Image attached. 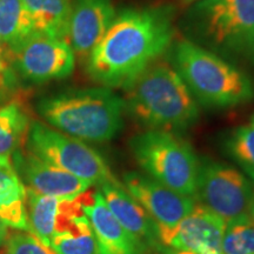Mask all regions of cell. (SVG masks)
<instances>
[{
	"label": "cell",
	"mask_w": 254,
	"mask_h": 254,
	"mask_svg": "<svg viewBox=\"0 0 254 254\" xmlns=\"http://www.w3.org/2000/svg\"><path fill=\"white\" fill-rule=\"evenodd\" d=\"M174 36L171 6L122 9L85 62L88 77L103 87L125 90L170 50Z\"/></svg>",
	"instance_id": "1"
},
{
	"label": "cell",
	"mask_w": 254,
	"mask_h": 254,
	"mask_svg": "<svg viewBox=\"0 0 254 254\" xmlns=\"http://www.w3.org/2000/svg\"><path fill=\"white\" fill-rule=\"evenodd\" d=\"M125 110L146 129L176 133L199 118L198 103L171 63L159 59L127 86Z\"/></svg>",
	"instance_id": "2"
},
{
	"label": "cell",
	"mask_w": 254,
	"mask_h": 254,
	"mask_svg": "<svg viewBox=\"0 0 254 254\" xmlns=\"http://www.w3.org/2000/svg\"><path fill=\"white\" fill-rule=\"evenodd\" d=\"M37 111L52 128L90 142L112 140L126 112L124 98L103 86L49 95L39 100Z\"/></svg>",
	"instance_id": "3"
},
{
	"label": "cell",
	"mask_w": 254,
	"mask_h": 254,
	"mask_svg": "<svg viewBox=\"0 0 254 254\" xmlns=\"http://www.w3.org/2000/svg\"><path fill=\"white\" fill-rule=\"evenodd\" d=\"M171 64L196 103L211 109H230L254 98V84L243 69L189 39L174 41Z\"/></svg>",
	"instance_id": "4"
},
{
	"label": "cell",
	"mask_w": 254,
	"mask_h": 254,
	"mask_svg": "<svg viewBox=\"0 0 254 254\" xmlns=\"http://www.w3.org/2000/svg\"><path fill=\"white\" fill-rule=\"evenodd\" d=\"M185 23L189 40L228 62L254 65V0H200Z\"/></svg>",
	"instance_id": "5"
},
{
	"label": "cell",
	"mask_w": 254,
	"mask_h": 254,
	"mask_svg": "<svg viewBox=\"0 0 254 254\" xmlns=\"http://www.w3.org/2000/svg\"><path fill=\"white\" fill-rule=\"evenodd\" d=\"M128 146L146 176L195 199L199 158L186 140L172 132L146 129L132 136Z\"/></svg>",
	"instance_id": "6"
},
{
	"label": "cell",
	"mask_w": 254,
	"mask_h": 254,
	"mask_svg": "<svg viewBox=\"0 0 254 254\" xmlns=\"http://www.w3.org/2000/svg\"><path fill=\"white\" fill-rule=\"evenodd\" d=\"M26 142L30 153L93 186L117 180L99 152L45 124L32 122Z\"/></svg>",
	"instance_id": "7"
},
{
	"label": "cell",
	"mask_w": 254,
	"mask_h": 254,
	"mask_svg": "<svg viewBox=\"0 0 254 254\" xmlns=\"http://www.w3.org/2000/svg\"><path fill=\"white\" fill-rule=\"evenodd\" d=\"M253 194L252 180L243 171L212 158H199L196 202L228 222L249 214Z\"/></svg>",
	"instance_id": "8"
},
{
	"label": "cell",
	"mask_w": 254,
	"mask_h": 254,
	"mask_svg": "<svg viewBox=\"0 0 254 254\" xmlns=\"http://www.w3.org/2000/svg\"><path fill=\"white\" fill-rule=\"evenodd\" d=\"M11 63L25 80L43 84L69 77L75 55L65 39L37 32L12 51Z\"/></svg>",
	"instance_id": "9"
},
{
	"label": "cell",
	"mask_w": 254,
	"mask_h": 254,
	"mask_svg": "<svg viewBox=\"0 0 254 254\" xmlns=\"http://www.w3.org/2000/svg\"><path fill=\"white\" fill-rule=\"evenodd\" d=\"M123 185L157 225L159 238L172 231L196 204L195 199L180 194L135 171L124 174Z\"/></svg>",
	"instance_id": "10"
},
{
	"label": "cell",
	"mask_w": 254,
	"mask_h": 254,
	"mask_svg": "<svg viewBox=\"0 0 254 254\" xmlns=\"http://www.w3.org/2000/svg\"><path fill=\"white\" fill-rule=\"evenodd\" d=\"M226 221L196 202L194 208L172 231L161 234L165 247L194 254L221 253Z\"/></svg>",
	"instance_id": "11"
},
{
	"label": "cell",
	"mask_w": 254,
	"mask_h": 254,
	"mask_svg": "<svg viewBox=\"0 0 254 254\" xmlns=\"http://www.w3.org/2000/svg\"><path fill=\"white\" fill-rule=\"evenodd\" d=\"M118 12L112 0H74L72 1L65 40L81 62H86L100 43Z\"/></svg>",
	"instance_id": "12"
},
{
	"label": "cell",
	"mask_w": 254,
	"mask_h": 254,
	"mask_svg": "<svg viewBox=\"0 0 254 254\" xmlns=\"http://www.w3.org/2000/svg\"><path fill=\"white\" fill-rule=\"evenodd\" d=\"M12 161L21 182L26 184L27 189L40 194L58 199H73L93 186L86 180L45 163L28 151H17L12 155Z\"/></svg>",
	"instance_id": "13"
},
{
	"label": "cell",
	"mask_w": 254,
	"mask_h": 254,
	"mask_svg": "<svg viewBox=\"0 0 254 254\" xmlns=\"http://www.w3.org/2000/svg\"><path fill=\"white\" fill-rule=\"evenodd\" d=\"M88 190L73 199H58L40 194L26 187V218L28 232L50 246L51 239L63 230L73 217L82 212Z\"/></svg>",
	"instance_id": "14"
},
{
	"label": "cell",
	"mask_w": 254,
	"mask_h": 254,
	"mask_svg": "<svg viewBox=\"0 0 254 254\" xmlns=\"http://www.w3.org/2000/svg\"><path fill=\"white\" fill-rule=\"evenodd\" d=\"M82 212L97 238L99 254H150L151 251L126 231L110 211L100 190L88 193Z\"/></svg>",
	"instance_id": "15"
},
{
	"label": "cell",
	"mask_w": 254,
	"mask_h": 254,
	"mask_svg": "<svg viewBox=\"0 0 254 254\" xmlns=\"http://www.w3.org/2000/svg\"><path fill=\"white\" fill-rule=\"evenodd\" d=\"M99 190L120 225L151 252L159 253L164 245L159 238L157 225L123 184L119 180L105 183L99 186Z\"/></svg>",
	"instance_id": "16"
},
{
	"label": "cell",
	"mask_w": 254,
	"mask_h": 254,
	"mask_svg": "<svg viewBox=\"0 0 254 254\" xmlns=\"http://www.w3.org/2000/svg\"><path fill=\"white\" fill-rule=\"evenodd\" d=\"M0 218L8 227L28 232L26 187L15 170L12 157H0Z\"/></svg>",
	"instance_id": "17"
},
{
	"label": "cell",
	"mask_w": 254,
	"mask_h": 254,
	"mask_svg": "<svg viewBox=\"0 0 254 254\" xmlns=\"http://www.w3.org/2000/svg\"><path fill=\"white\" fill-rule=\"evenodd\" d=\"M39 33L65 39L72 0H21Z\"/></svg>",
	"instance_id": "18"
},
{
	"label": "cell",
	"mask_w": 254,
	"mask_h": 254,
	"mask_svg": "<svg viewBox=\"0 0 254 254\" xmlns=\"http://www.w3.org/2000/svg\"><path fill=\"white\" fill-rule=\"evenodd\" d=\"M24 104L11 100L0 106V157H12L26 141L31 126Z\"/></svg>",
	"instance_id": "19"
},
{
	"label": "cell",
	"mask_w": 254,
	"mask_h": 254,
	"mask_svg": "<svg viewBox=\"0 0 254 254\" xmlns=\"http://www.w3.org/2000/svg\"><path fill=\"white\" fill-rule=\"evenodd\" d=\"M37 33L21 0H0V39L9 53Z\"/></svg>",
	"instance_id": "20"
},
{
	"label": "cell",
	"mask_w": 254,
	"mask_h": 254,
	"mask_svg": "<svg viewBox=\"0 0 254 254\" xmlns=\"http://www.w3.org/2000/svg\"><path fill=\"white\" fill-rule=\"evenodd\" d=\"M50 247L57 254H99L97 238L84 213L75 215L51 239Z\"/></svg>",
	"instance_id": "21"
},
{
	"label": "cell",
	"mask_w": 254,
	"mask_h": 254,
	"mask_svg": "<svg viewBox=\"0 0 254 254\" xmlns=\"http://www.w3.org/2000/svg\"><path fill=\"white\" fill-rule=\"evenodd\" d=\"M224 150L254 183V127L240 126L224 139Z\"/></svg>",
	"instance_id": "22"
},
{
	"label": "cell",
	"mask_w": 254,
	"mask_h": 254,
	"mask_svg": "<svg viewBox=\"0 0 254 254\" xmlns=\"http://www.w3.org/2000/svg\"><path fill=\"white\" fill-rule=\"evenodd\" d=\"M222 254H254V222L249 214L226 222Z\"/></svg>",
	"instance_id": "23"
},
{
	"label": "cell",
	"mask_w": 254,
	"mask_h": 254,
	"mask_svg": "<svg viewBox=\"0 0 254 254\" xmlns=\"http://www.w3.org/2000/svg\"><path fill=\"white\" fill-rule=\"evenodd\" d=\"M4 254H57L50 246L27 231L8 233L4 243Z\"/></svg>",
	"instance_id": "24"
},
{
	"label": "cell",
	"mask_w": 254,
	"mask_h": 254,
	"mask_svg": "<svg viewBox=\"0 0 254 254\" xmlns=\"http://www.w3.org/2000/svg\"><path fill=\"white\" fill-rule=\"evenodd\" d=\"M12 75H11V69H9V65L2 63L0 60V87L6 86L11 82Z\"/></svg>",
	"instance_id": "25"
},
{
	"label": "cell",
	"mask_w": 254,
	"mask_h": 254,
	"mask_svg": "<svg viewBox=\"0 0 254 254\" xmlns=\"http://www.w3.org/2000/svg\"><path fill=\"white\" fill-rule=\"evenodd\" d=\"M0 60L2 63L7 64V65H9V63H11V53H9L8 49L5 46L1 39H0Z\"/></svg>",
	"instance_id": "26"
},
{
	"label": "cell",
	"mask_w": 254,
	"mask_h": 254,
	"mask_svg": "<svg viewBox=\"0 0 254 254\" xmlns=\"http://www.w3.org/2000/svg\"><path fill=\"white\" fill-rule=\"evenodd\" d=\"M7 236H8V226L5 224V221L0 218V246L4 245Z\"/></svg>",
	"instance_id": "27"
},
{
	"label": "cell",
	"mask_w": 254,
	"mask_h": 254,
	"mask_svg": "<svg viewBox=\"0 0 254 254\" xmlns=\"http://www.w3.org/2000/svg\"><path fill=\"white\" fill-rule=\"evenodd\" d=\"M158 254H194V253L186 252V251L174 250V249H170V247H165V246H163V249L159 251Z\"/></svg>",
	"instance_id": "28"
},
{
	"label": "cell",
	"mask_w": 254,
	"mask_h": 254,
	"mask_svg": "<svg viewBox=\"0 0 254 254\" xmlns=\"http://www.w3.org/2000/svg\"><path fill=\"white\" fill-rule=\"evenodd\" d=\"M249 217L252 219V221L254 222V194L252 198V201H251V206H250V211H249Z\"/></svg>",
	"instance_id": "29"
},
{
	"label": "cell",
	"mask_w": 254,
	"mask_h": 254,
	"mask_svg": "<svg viewBox=\"0 0 254 254\" xmlns=\"http://www.w3.org/2000/svg\"><path fill=\"white\" fill-rule=\"evenodd\" d=\"M182 1H183V4L185 5V6H190V5L195 4V2L200 1V0H182Z\"/></svg>",
	"instance_id": "30"
},
{
	"label": "cell",
	"mask_w": 254,
	"mask_h": 254,
	"mask_svg": "<svg viewBox=\"0 0 254 254\" xmlns=\"http://www.w3.org/2000/svg\"><path fill=\"white\" fill-rule=\"evenodd\" d=\"M251 126L254 127V116L252 117V119H251Z\"/></svg>",
	"instance_id": "31"
},
{
	"label": "cell",
	"mask_w": 254,
	"mask_h": 254,
	"mask_svg": "<svg viewBox=\"0 0 254 254\" xmlns=\"http://www.w3.org/2000/svg\"><path fill=\"white\" fill-rule=\"evenodd\" d=\"M218 254H222V253H218Z\"/></svg>",
	"instance_id": "32"
}]
</instances>
